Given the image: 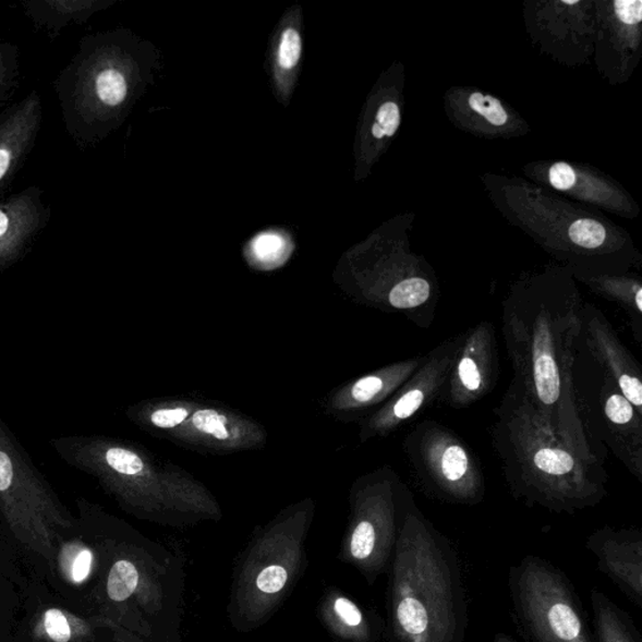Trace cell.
<instances>
[{
    "mask_svg": "<svg viewBox=\"0 0 642 642\" xmlns=\"http://www.w3.org/2000/svg\"><path fill=\"white\" fill-rule=\"evenodd\" d=\"M614 5L616 15L628 26H633L642 21L641 0H617Z\"/></svg>",
    "mask_w": 642,
    "mask_h": 642,
    "instance_id": "cell-34",
    "label": "cell"
},
{
    "mask_svg": "<svg viewBox=\"0 0 642 642\" xmlns=\"http://www.w3.org/2000/svg\"><path fill=\"white\" fill-rule=\"evenodd\" d=\"M116 40L108 35L81 38L53 82L64 129L80 148L101 141L128 102L130 81Z\"/></svg>",
    "mask_w": 642,
    "mask_h": 642,
    "instance_id": "cell-5",
    "label": "cell"
},
{
    "mask_svg": "<svg viewBox=\"0 0 642 642\" xmlns=\"http://www.w3.org/2000/svg\"><path fill=\"white\" fill-rule=\"evenodd\" d=\"M92 561H94V555L88 549H83L72 567V579L74 582L80 583L88 578Z\"/></svg>",
    "mask_w": 642,
    "mask_h": 642,
    "instance_id": "cell-35",
    "label": "cell"
},
{
    "mask_svg": "<svg viewBox=\"0 0 642 642\" xmlns=\"http://www.w3.org/2000/svg\"><path fill=\"white\" fill-rule=\"evenodd\" d=\"M51 216V207L39 186H29L0 202V272L31 252Z\"/></svg>",
    "mask_w": 642,
    "mask_h": 642,
    "instance_id": "cell-16",
    "label": "cell"
},
{
    "mask_svg": "<svg viewBox=\"0 0 642 642\" xmlns=\"http://www.w3.org/2000/svg\"><path fill=\"white\" fill-rule=\"evenodd\" d=\"M288 581L287 570L281 566H269L258 574L256 585L265 594H277Z\"/></svg>",
    "mask_w": 642,
    "mask_h": 642,
    "instance_id": "cell-30",
    "label": "cell"
},
{
    "mask_svg": "<svg viewBox=\"0 0 642 642\" xmlns=\"http://www.w3.org/2000/svg\"><path fill=\"white\" fill-rule=\"evenodd\" d=\"M594 613L595 642H642L641 633L630 615L603 591L590 592Z\"/></svg>",
    "mask_w": 642,
    "mask_h": 642,
    "instance_id": "cell-21",
    "label": "cell"
},
{
    "mask_svg": "<svg viewBox=\"0 0 642 642\" xmlns=\"http://www.w3.org/2000/svg\"><path fill=\"white\" fill-rule=\"evenodd\" d=\"M424 355L390 363L330 391L323 408L330 419L360 423L396 393L419 371Z\"/></svg>",
    "mask_w": 642,
    "mask_h": 642,
    "instance_id": "cell-14",
    "label": "cell"
},
{
    "mask_svg": "<svg viewBox=\"0 0 642 642\" xmlns=\"http://www.w3.org/2000/svg\"><path fill=\"white\" fill-rule=\"evenodd\" d=\"M21 51L19 46L3 40L0 44V110L11 102L21 81Z\"/></svg>",
    "mask_w": 642,
    "mask_h": 642,
    "instance_id": "cell-23",
    "label": "cell"
},
{
    "mask_svg": "<svg viewBox=\"0 0 642 642\" xmlns=\"http://www.w3.org/2000/svg\"><path fill=\"white\" fill-rule=\"evenodd\" d=\"M599 295L619 304L627 314L633 338L642 346V287L637 280L604 278L592 281Z\"/></svg>",
    "mask_w": 642,
    "mask_h": 642,
    "instance_id": "cell-22",
    "label": "cell"
},
{
    "mask_svg": "<svg viewBox=\"0 0 642 642\" xmlns=\"http://www.w3.org/2000/svg\"><path fill=\"white\" fill-rule=\"evenodd\" d=\"M45 627L48 637L56 642H69L71 639V628L69 621L61 610L52 608L45 616Z\"/></svg>",
    "mask_w": 642,
    "mask_h": 642,
    "instance_id": "cell-31",
    "label": "cell"
},
{
    "mask_svg": "<svg viewBox=\"0 0 642 642\" xmlns=\"http://www.w3.org/2000/svg\"><path fill=\"white\" fill-rule=\"evenodd\" d=\"M499 379V356L494 323L481 322L463 331L437 403L467 410L488 397Z\"/></svg>",
    "mask_w": 642,
    "mask_h": 642,
    "instance_id": "cell-13",
    "label": "cell"
},
{
    "mask_svg": "<svg viewBox=\"0 0 642 642\" xmlns=\"http://www.w3.org/2000/svg\"><path fill=\"white\" fill-rule=\"evenodd\" d=\"M302 37L294 28L283 31L280 45L278 60L283 70H293L302 57Z\"/></svg>",
    "mask_w": 642,
    "mask_h": 642,
    "instance_id": "cell-27",
    "label": "cell"
},
{
    "mask_svg": "<svg viewBox=\"0 0 642 642\" xmlns=\"http://www.w3.org/2000/svg\"><path fill=\"white\" fill-rule=\"evenodd\" d=\"M513 619L526 642H595L577 589L544 557L528 555L508 572Z\"/></svg>",
    "mask_w": 642,
    "mask_h": 642,
    "instance_id": "cell-6",
    "label": "cell"
},
{
    "mask_svg": "<svg viewBox=\"0 0 642 642\" xmlns=\"http://www.w3.org/2000/svg\"><path fill=\"white\" fill-rule=\"evenodd\" d=\"M254 253L262 262L279 261L286 254V240L278 233H263L254 241Z\"/></svg>",
    "mask_w": 642,
    "mask_h": 642,
    "instance_id": "cell-29",
    "label": "cell"
},
{
    "mask_svg": "<svg viewBox=\"0 0 642 642\" xmlns=\"http://www.w3.org/2000/svg\"><path fill=\"white\" fill-rule=\"evenodd\" d=\"M44 113L37 90L0 112V202L37 145Z\"/></svg>",
    "mask_w": 642,
    "mask_h": 642,
    "instance_id": "cell-18",
    "label": "cell"
},
{
    "mask_svg": "<svg viewBox=\"0 0 642 642\" xmlns=\"http://www.w3.org/2000/svg\"><path fill=\"white\" fill-rule=\"evenodd\" d=\"M2 41H3V39H2V38H0V44H2Z\"/></svg>",
    "mask_w": 642,
    "mask_h": 642,
    "instance_id": "cell-38",
    "label": "cell"
},
{
    "mask_svg": "<svg viewBox=\"0 0 642 642\" xmlns=\"http://www.w3.org/2000/svg\"><path fill=\"white\" fill-rule=\"evenodd\" d=\"M107 5L102 0H27L20 3L33 26L52 40L74 24L86 23Z\"/></svg>",
    "mask_w": 642,
    "mask_h": 642,
    "instance_id": "cell-19",
    "label": "cell"
},
{
    "mask_svg": "<svg viewBox=\"0 0 642 642\" xmlns=\"http://www.w3.org/2000/svg\"><path fill=\"white\" fill-rule=\"evenodd\" d=\"M66 464L95 479L122 506L145 512L194 514L219 511L204 483L142 446L107 436H66L51 440Z\"/></svg>",
    "mask_w": 642,
    "mask_h": 642,
    "instance_id": "cell-4",
    "label": "cell"
},
{
    "mask_svg": "<svg viewBox=\"0 0 642 642\" xmlns=\"http://www.w3.org/2000/svg\"><path fill=\"white\" fill-rule=\"evenodd\" d=\"M462 337L463 332L448 338L425 354L419 371L385 404L358 423L360 425L358 436L362 444L393 435L403 425L437 403L450 365L461 346Z\"/></svg>",
    "mask_w": 642,
    "mask_h": 642,
    "instance_id": "cell-10",
    "label": "cell"
},
{
    "mask_svg": "<svg viewBox=\"0 0 642 642\" xmlns=\"http://www.w3.org/2000/svg\"><path fill=\"white\" fill-rule=\"evenodd\" d=\"M569 237L574 245L594 250L604 245L606 230L595 220L581 219L571 225Z\"/></svg>",
    "mask_w": 642,
    "mask_h": 642,
    "instance_id": "cell-25",
    "label": "cell"
},
{
    "mask_svg": "<svg viewBox=\"0 0 642 642\" xmlns=\"http://www.w3.org/2000/svg\"><path fill=\"white\" fill-rule=\"evenodd\" d=\"M580 343L622 396L642 415V373L640 364L622 343L611 323L594 305H582Z\"/></svg>",
    "mask_w": 642,
    "mask_h": 642,
    "instance_id": "cell-15",
    "label": "cell"
},
{
    "mask_svg": "<svg viewBox=\"0 0 642 642\" xmlns=\"http://www.w3.org/2000/svg\"><path fill=\"white\" fill-rule=\"evenodd\" d=\"M350 504L349 553L378 572L393 557L400 523L415 498L393 467L381 465L354 481Z\"/></svg>",
    "mask_w": 642,
    "mask_h": 642,
    "instance_id": "cell-9",
    "label": "cell"
},
{
    "mask_svg": "<svg viewBox=\"0 0 642 642\" xmlns=\"http://www.w3.org/2000/svg\"><path fill=\"white\" fill-rule=\"evenodd\" d=\"M268 438V431L252 416L198 400L190 419L168 440L202 455L229 456L262 449Z\"/></svg>",
    "mask_w": 642,
    "mask_h": 642,
    "instance_id": "cell-12",
    "label": "cell"
},
{
    "mask_svg": "<svg viewBox=\"0 0 642 642\" xmlns=\"http://www.w3.org/2000/svg\"><path fill=\"white\" fill-rule=\"evenodd\" d=\"M138 583L136 567L129 561L116 562L108 577L107 591L113 602L121 603L128 599Z\"/></svg>",
    "mask_w": 642,
    "mask_h": 642,
    "instance_id": "cell-24",
    "label": "cell"
},
{
    "mask_svg": "<svg viewBox=\"0 0 642 642\" xmlns=\"http://www.w3.org/2000/svg\"><path fill=\"white\" fill-rule=\"evenodd\" d=\"M572 385L574 402L589 437L605 452L610 449L641 483L642 415L592 360L579 336L574 346Z\"/></svg>",
    "mask_w": 642,
    "mask_h": 642,
    "instance_id": "cell-8",
    "label": "cell"
},
{
    "mask_svg": "<svg viewBox=\"0 0 642 642\" xmlns=\"http://www.w3.org/2000/svg\"><path fill=\"white\" fill-rule=\"evenodd\" d=\"M469 104L474 112L485 117L494 126H504L508 120L504 106L495 97L474 92L469 99Z\"/></svg>",
    "mask_w": 642,
    "mask_h": 642,
    "instance_id": "cell-26",
    "label": "cell"
},
{
    "mask_svg": "<svg viewBox=\"0 0 642 642\" xmlns=\"http://www.w3.org/2000/svg\"><path fill=\"white\" fill-rule=\"evenodd\" d=\"M494 642H517V641L513 638H511L510 635H507V633H505V632H497L494 638Z\"/></svg>",
    "mask_w": 642,
    "mask_h": 642,
    "instance_id": "cell-36",
    "label": "cell"
},
{
    "mask_svg": "<svg viewBox=\"0 0 642 642\" xmlns=\"http://www.w3.org/2000/svg\"><path fill=\"white\" fill-rule=\"evenodd\" d=\"M0 505L15 526L44 528L60 520L56 497L13 432L0 419Z\"/></svg>",
    "mask_w": 642,
    "mask_h": 642,
    "instance_id": "cell-11",
    "label": "cell"
},
{
    "mask_svg": "<svg viewBox=\"0 0 642 642\" xmlns=\"http://www.w3.org/2000/svg\"><path fill=\"white\" fill-rule=\"evenodd\" d=\"M548 179L556 190L567 191L577 185L578 174L569 163L557 162L549 169Z\"/></svg>",
    "mask_w": 642,
    "mask_h": 642,
    "instance_id": "cell-32",
    "label": "cell"
},
{
    "mask_svg": "<svg viewBox=\"0 0 642 642\" xmlns=\"http://www.w3.org/2000/svg\"><path fill=\"white\" fill-rule=\"evenodd\" d=\"M389 595L391 641H465L469 604L460 557L416 502L400 523Z\"/></svg>",
    "mask_w": 642,
    "mask_h": 642,
    "instance_id": "cell-2",
    "label": "cell"
},
{
    "mask_svg": "<svg viewBox=\"0 0 642 642\" xmlns=\"http://www.w3.org/2000/svg\"><path fill=\"white\" fill-rule=\"evenodd\" d=\"M586 548L596 557L599 572L642 607V531L604 526L591 533Z\"/></svg>",
    "mask_w": 642,
    "mask_h": 642,
    "instance_id": "cell-17",
    "label": "cell"
},
{
    "mask_svg": "<svg viewBox=\"0 0 642 642\" xmlns=\"http://www.w3.org/2000/svg\"><path fill=\"white\" fill-rule=\"evenodd\" d=\"M196 398H154L129 407L128 419L137 428L157 438L168 439L195 411Z\"/></svg>",
    "mask_w": 642,
    "mask_h": 642,
    "instance_id": "cell-20",
    "label": "cell"
},
{
    "mask_svg": "<svg viewBox=\"0 0 642 642\" xmlns=\"http://www.w3.org/2000/svg\"><path fill=\"white\" fill-rule=\"evenodd\" d=\"M564 3H565V4H569V5H572V4H579V2H564Z\"/></svg>",
    "mask_w": 642,
    "mask_h": 642,
    "instance_id": "cell-37",
    "label": "cell"
},
{
    "mask_svg": "<svg viewBox=\"0 0 642 642\" xmlns=\"http://www.w3.org/2000/svg\"><path fill=\"white\" fill-rule=\"evenodd\" d=\"M402 447L412 479L424 496L455 506L485 501L486 479L479 457L447 425L425 420L408 433Z\"/></svg>",
    "mask_w": 642,
    "mask_h": 642,
    "instance_id": "cell-7",
    "label": "cell"
},
{
    "mask_svg": "<svg viewBox=\"0 0 642 642\" xmlns=\"http://www.w3.org/2000/svg\"><path fill=\"white\" fill-rule=\"evenodd\" d=\"M399 124L400 111L398 105L395 102L383 104L372 129L373 136L378 140L395 136Z\"/></svg>",
    "mask_w": 642,
    "mask_h": 642,
    "instance_id": "cell-28",
    "label": "cell"
},
{
    "mask_svg": "<svg viewBox=\"0 0 642 642\" xmlns=\"http://www.w3.org/2000/svg\"><path fill=\"white\" fill-rule=\"evenodd\" d=\"M582 303L564 281H532L504 303L502 332L514 378L546 427L582 460L605 467L574 402L572 364Z\"/></svg>",
    "mask_w": 642,
    "mask_h": 642,
    "instance_id": "cell-1",
    "label": "cell"
},
{
    "mask_svg": "<svg viewBox=\"0 0 642 642\" xmlns=\"http://www.w3.org/2000/svg\"><path fill=\"white\" fill-rule=\"evenodd\" d=\"M495 416L492 445L517 501L558 514H574L604 501L605 467L582 460L557 439L516 379L496 408Z\"/></svg>",
    "mask_w": 642,
    "mask_h": 642,
    "instance_id": "cell-3",
    "label": "cell"
},
{
    "mask_svg": "<svg viewBox=\"0 0 642 642\" xmlns=\"http://www.w3.org/2000/svg\"><path fill=\"white\" fill-rule=\"evenodd\" d=\"M335 610L341 621H343L349 628H361L365 622L361 608L346 597L337 598Z\"/></svg>",
    "mask_w": 642,
    "mask_h": 642,
    "instance_id": "cell-33",
    "label": "cell"
}]
</instances>
